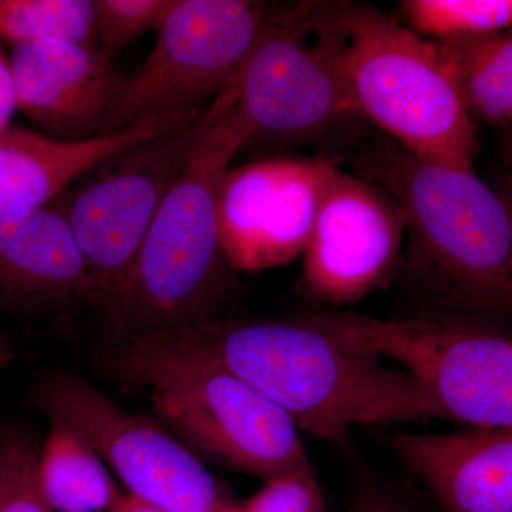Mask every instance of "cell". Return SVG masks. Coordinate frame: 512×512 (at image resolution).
Wrapping results in <instances>:
<instances>
[{
	"label": "cell",
	"instance_id": "obj_1",
	"mask_svg": "<svg viewBox=\"0 0 512 512\" xmlns=\"http://www.w3.org/2000/svg\"><path fill=\"white\" fill-rule=\"evenodd\" d=\"M140 336L241 377L319 439L343 443L363 424L448 420L417 377L348 348L311 318L205 320Z\"/></svg>",
	"mask_w": 512,
	"mask_h": 512
},
{
	"label": "cell",
	"instance_id": "obj_2",
	"mask_svg": "<svg viewBox=\"0 0 512 512\" xmlns=\"http://www.w3.org/2000/svg\"><path fill=\"white\" fill-rule=\"evenodd\" d=\"M212 120L141 242L113 315L131 336L205 322L227 284L218 200L232 158L247 143L235 84L211 104Z\"/></svg>",
	"mask_w": 512,
	"mask_h": 512
},
{
	"label": "cell",
	"instance_id": "obj_3",
	"mask_svg": "<svg viewBox=\"0 0 512 512\" xmlns=\"http://www.w3.org/2000/svg\"><path fill=\"white\" fill-rule=\"evenodd\" d=\"M356 168L407 215L413 265L434 284L512 312V205L474 173L420 163L399 144L357 156Z\"/></svg>",
	"mask_w": 512,
	"mask_h": 512
},
{
	"label": "cell",
	"instance_id": "obj_4",
	"mask_svg": "<svg viewBox=\"0 0 512 512\" xmlns=\"http://www.w3.org/2000/svg\"><path fill=\"white\" fill-rule=\"evenodd\" d=\"M346 69L363 119L420 163L474 173V120L436 40L369 5L346 3Z\"/></svg>",
	"mask_w": 512,
	"mask_h": 512
},
{
	"label": "cell",
	"instance_id": "obj_5",
	"mask_svg": "<svg viewBox=\"0 0 512 512\" xmlns=\"http://www.w3.org/2000/svg\"><path fill=\"white\" fill-rule=\"evenodd\" d=\"M345 8L342 2L271 6L235 82L245 147L309 140L363 119L346 69Z\"/></svg>",
	"mask_w": 512,
	"mask_h": 512
},
{
	"label": "cell",
	"instance_id": "obj_6",
	"mask_svg": "<svg viewBox=\"0 0 512 512\" xmlns=\"http://www.w3.org/2000/svg\"><path fill=\"white\" fill-rule=\"evenodd\" d=\"M123 366L191 446L268 481L309 464L291 417L241 377L130 336Z\"/></svg>",
	"mask_w": 512,
	"mask_h": 512
},
{
	"label": "cell",
	"instance_id": "obj_7",
	"mask_svg": "<svg viewBox=\"0 0 512 512\" xmlns=\"http://www.w3.org/2000/svg\"><path fill=\"white\" fill-rule=\"evenodd\" d=\"M313 323L360 353L393 360L473 429L512 427V336L473 323L319 313Z\"/></svg>",
	"mask_w": 512,
	"mask_h": 512
},
{
	"label": "cell",
	"instance_id": "obj_8",
	"mask_svg": "<svg viewBox=\"0 0 512 512\" xmlns=\"http://www.w3.org/2000/svg\"><path fill=\"white\" fill-rule=\"evenodd\" d=\"M271 6L255 0H175L146 62L128 79L107 134L217 99L238 80Z\"/></svg>",
	"mask_w": 512,
	"mask_h": 512
},
{
	"label": "cell",
	"instance_id": "obj_9",
	"mask_svg": "<svg viewBox=\"0 0 512 512\" xmlns=\"http://www.w3.org/2000/svg\"><path fill=\"white\" fill-rule=\"evenodd\" d=\"M211 120L210 106L190 123L121 151L59 204L89 266L93 299L116 298L151 222Z\"/></svg>",
	"mask_w": 512,
	"mask_h": 512
},
{
	"label": "cell",
	"instance_id": "obj_10",
	"mask_svg": "<svg viewBox=\"0 0 512 512\" xmlns=\"http://www.w3.org/2000/svg\"><path fill=\"white\" fill-rule=\"evenodd\" d=\"M37 406L76 431L116 473L126 494L164 512H232L235 503L183 443L153 421L124 412L72 376L42 384Z\"/></svg>",
	"mask_w": 512,
	"mask_h": 512
},
{
	"label": "cell",
	"instance_id": "obj_11",
	"mask_svg": "<svg viewBox=\"0 0 512 512\" xmlns=\"http://www.w3.org/2000/svg\"><path fill=\"white\" fill-rule=\"evenodd\" d=\"M406 231L389 192L336 167L302 254V291L332 306L359 302L392 272Z\"/></svg>",
	"mask_w": 512,
	"mask_h": 512
},
{
	"label": "cell",
	"instance_id": "obj_12",
	"mask_svg": "<svg viewBox=\"0 0 512 512\" xmlns=\"http://www.w3.org/2000/svg\"><path fill=\"white\" fill-rule=\"evenodd\" d=\"M336 167L326 158H269L229 168L218 200L229 268L264 271L302 256Z\"/></svg>",
	"mask_w": 512,
	"mask_h": 512
},
{
	"label": "cell",
	"instance_id": "obj_13",
	"mask_svg": "<svg viewBox=\"0 0 512 512\" xmlns=\"http://www.w3.org/2000/svg\"><path fill=\"white\" fill-rule=\"evenodd\" d=\"M10 62L16 106L57 140L107 134L130 79L101 50L72 43H16Z\"/></svg>",
	"mask_w": 512,
	"mask_h": 512
},
{
	"label": "cell",
	"instance_id": "obj_14",
	"mask_svg": "<svg viewBox=\"0 0 512 512\" xmlns=\"http://www.w3.org/2000/svg\"><path fill=\"white\" fill-rule=\"evenodd\" d=\"M194 111L104 134L66 141L9 127L0 134V218L45 207L104 161L148 138L190 123Z\"/></svg>",
	"mask_w": 512,
	"mask_h": 512
},
{
	"label": "cell",
	"instance_id": "obj_15",
	"mask_svg": "<svg viewBox=\"0 0 512 512\" xmlns=\"http://www.w3.org/2000/svg\"><path fill=\"white\" fill-rule=\"evenodd\" d=\"M390 443L447 512H512V427L396 433Z\"/></svg>",
	"mask_w": 512,
	"mask_h": 512
},
{
	"label": "cell",
	"instance_id": "obj_16",
	"mask_svg": "<svg viewBox=\"0 0 512 512\" xmlns=\"http://www.w3.org/2000/svg\"><path fill=\"white\" fill-rule=\"evenodd\" d=\"M0 295L93 298L89 266L59 204L0 218Z\"/></svg>",
	"mask_w": 512,
	"mask_h": 512
},
{
	"label": "cell",
	"instance_id": "obj_17",
	"mask_svg": "<svg viewBox=\"0 0 512 512\" xmlns=\"http://www.w3.org/2000/svg\"><path fill=\"white\" fill-rule=\"evenodd\" d=\"M37 480L53 512H109L121 494L99 454L56 420L39 450Z\"/></svg>",
	"mask_w": 512,
	"mask_h": 512
},
{
	"label": "cell",
	"instance_id": "obj_18",
	"mask_svg": "<svg viewBox=\"0 0 512 512\" xmlns=\"http://www.w3.org/2000/svg\"><path fill=\"white\" fill-rule=\"evenodd\" d=\"M436 42L471 119L512 124V29Z\"/></svg>",
	"mask_w": 512,
	"mask_h": 512
},
{
	"label": "cell",
	"instance_id": "obj_19",
	"mask_svg": "<svg viewBox=\"0 0 512 512\" xmlns=\"http://www.w3.org/2000/svg\"><path fill=\"white\" fill-rule=\"evenodd\" d=\"M0 36L13 45L64 42L101 50L94 0H0Z\"/></svg>",
	"mask_w": 512,
	"mask_h": 512
},
{
	"label": "cell",
	"instance_id": "obj_20",
	"mask_svg": "<svg viewBox=\"0 0 512 512\" xmlns=\"http://www.w3.org/2000/svg\"><path fill=\"white\" fill-rule=\"evenodd\" d=\"M400 12L404 25L431 40L512 29V0H404Z\"/></svg>",
	"mask_w": 512,
	"mask_h": 512
},
{
	"label": "cell",
	"instance_id": "obj_21",
	"mask_svg": "<svg viewBox=\"0 0 512 512\" xmlns=\"http://www.w3.org/2000/svg\"><path fill=\"white\" fill-rule=\"evenodd\" d=\"M39 450L22 430L0 431V512H53L37 480Z\"/></svg>",
	"mask_w": 512,
	"mask_h": 512
},
{
	"label": "cell",
	"instance_id": "obj_22",
	"mask_svg": "<svg viewBox=\"0 0 512 512\" xmlns=\"http://www.w3.org/2000/svg\"><path fill=\"white\" fill-rule=\"evenodd\" d=\"M175 0H94L101 50L111 57L147 30H157Z\"/></svg>",
	"mask_w": 512,
	"mask_h": 512
},
{
	"label": "cell",
	"instance_id": "obj_23",
	"mask_svg": "<svg viewBox=\"0 0 512 512\" xmlns=\"http://www.w3.org/2000/svg\"><path fill=\"white\" fill-rule=\"evenodd\" d=\"M232 512H326L311 464L265 481L264 487Z\"/></svg>",
	"mask_w": 512,
	"mask_h": 512
},
{
	"label": "cell",
	"instance_id": "obj_24",
	"mask_svg": "<svg viewBox=\"0 0 512 512\" xmlns=\"http://www.w3.org/2000/svg\"><path fill=\"white\" fill-rule=\"evenodd\" d=\"M16 106L15 80H13L12 62L3 47L0 36V134L8 130Z\"/></svg>",
	"mask_w": 512,
	"mask_h": 512
},
{
	"label": "cell",
	"instance_id": "obj_25",
	"mask_svg": "<svg viewBox=\"0 0 512 512\" xmlns=\"http://www.w3.org/2000/svg\"><path fill=\"white\" fill-rule=\"evenodd\" d=\"M352 512H416L394 498L383 494H366L357 501Z\"/></svg>",
	"mask_w": 512,
	"mask_h": 512
},
{
	"label": "cell",
	"instance_id": "obj_26",
	"mask_svg": "<svg viewBox=\"0 0 512 512\" xmlns=\"http://www.w3.org/2000/svg\"><path fill=\"white\" fill-rule=\"evenodd\" d=\"M109 512H164L158 508L151 507L146 503H141L137 498L131 497L126 493H121L116 503L110 508Z\"/></svg>",
	"mask_w": 512,
	"mask_h": 512
},
{
	"label": "cell",
	"instance_id": "obj_27",
	"mask_svg": "<svg viewBox=\"0 0 512 512\" xmlns=\"http://www.w3.org/2000/svg\"><path fill=\"white\" fill-rule=\"evenodd\" d=\"M6 360H8V350H6L5 340L0 335V367L3 366Z\"/></svg>",
	"mask_w": 512,
	"mask_h": 512
},
{
	"label": "cell",
	"instance_id": "obj_28",
	"mask_svg": "<svg viewBox=\"0 0 512 512\" xmlns=\"http://www.w3.org/2000/svg\"><path fill=\"white\" fill-rule=\"evenodd\" d=\"M505 198H507L508 202H510V204L512 205V181L510 188H508V194L505 195Z\"/></svg>",
	"mask_w": 512,
	"mask_h": 512
}]
</instances>
